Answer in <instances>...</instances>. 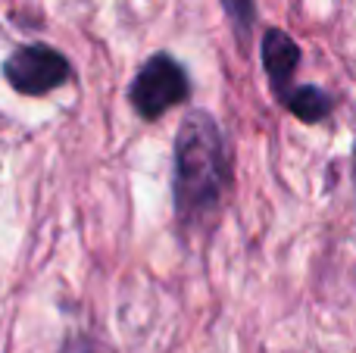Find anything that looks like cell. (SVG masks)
<instances>
[{"label":"cell","instance_id":"2","mask_svg":"<svg viewBox=\"0 0 356 353\" xmlns=\"http://www.w3.org/2000/svg\"><path fill=\"white\" fill-rule=\"evenodd\" d=\"M131 106L141 119H160L172 106L184 104L191 97V81L181 63L169 54H154L141 69H138L135 81L129 88Z\"/></svg>","mask_w":356,"mask_h":353},{"label":"cell","instance_id":"1","mask_svg":"<svg viewBox=\"0 0 356 353\" xmlns=\"http://www.w3.org/2000/svg\"><path fill=\"white\" fill-rule=\"evenodd\" d=\"M228 160L219 125L209 113L194 110L175 138V213L181 225H203L216 213L225 188Z\"/></svg>","mask_w":356,"mask_h":353},{"label":"cell","instance_id":"6","mask_svg":"<svg viewBox=\"0 0 356 353\" xmlns=\"http://www.w3.org/2000/svg\"><path fill=\"white\" fill-rule=\"evenodd\" d=\"M222 6H225L228 19H232L234 38H238V44L244 47L253 25H257V6H253V0H222Z\"/></svg>","mask_w":356,"mask_h":353},{"label":"cell","instance_id":"3","mask_svg":"<svg viewBox=\"0 0 356 353\" xmlns=\"http://www.w3.org/2000/svg\"><path fill=\"white\" fill-rule=\"evenodd\" d=\"M69 60L60 50L47 47V44H29L19 47L10 60L3 63V75L19 94L29 97H44V94L56 91L60 85L69 81Z\"/></svg>","mask_w":356,"mask_h":353},{"label":"cell","instance_id":"7","mask_svg":"<svg viewBox=\"0 0 356 353\" xmlns=\"http://www.w3.org/2000/svg\"><path fill=\"white\" fill-rule=\"evenodd\" d=\"M353 181H356V150H353Z\"/></svg>","mask_w":356,"mask_h":353},{"label":"cell","instance_id":"5","mask_svg":"<svg viewBox=\"0 0 356 353\" xmlns=\"http://www.w3.org/2000/svg\"><path fill=\"white\" fill-rule=\"evenodd\" d=\"M284 110H291L297 119H303V122H322V119L332 116L334 97L316 85H297L294 94L284 100Z\"/></svg>","mask_w":356,"mask_h":353},{"label":"cell","instance_id":"4","mask_svg":"<svg viewBox=\"0 0 356 353\" xmlns=\"http://www.w3.org/2000/svg\"><path fill=\"white\" fill-rule=\"evenodd\" d=\"M300 66V47L297 41L282 28H266L263 35V69L269 75L272 94L278 97V104L284 106V100L294 94V72Z\"/></svg>","mask_w":356,"mask_h":353}]
</instances>
